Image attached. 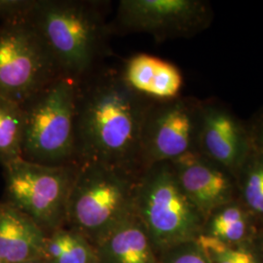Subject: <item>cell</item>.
<instances>
[{
  "label": "cell",
  "instance_id": "6da1fadb",
  "mask_svg": "<svg viewBox=\"0 0 263 263\" xmlns=\"http://www.w3.org/2000/svg\"><path fill=\"white\" fill-rule=\"evenodd\" d=\"M78 83L77 164L100 163L138 177L142 171L141 130L151 100L133 92L115 69H98Z\"/></svg>",
  "mask_w": 263,
  "mask_h": 263
},
{
  "label": "cell",
  "instance_id": "7a4b0ae2",
  "mask_svg": "<svg viewBox=\"0 0 263 263\" xmlns=\"http://www.w3.org/2000/svg\"><path fill=\"white\" fill-rule=\"evenodd\" d=\"M104 1L36 0L28 20L63 76L81 82L98 70L110 34Z\"/></svg>",
  "mask_w": 263,
  "mask_h": 263
},
{
  "label": "cell",
  "instance_id": "3957f363",
  "mask_svg": "<svg viewBox=\"0 0 263 263\" xmlns=\"http://www.w3.org/2000/svg\"><path fill=\"white\" fill-rule=\"evenodd\" d=\"M134 211L151 243L163 253L203 235L206 219L179 184L171 162L142 170L136 179Z\"/></svg>",
  "mask_w": 263,
  "mask_h": 263
},
{
  "label": "cell",
  "instance_id": "277c9868",
  "mask_svg": "<svg viewBox=\"0 0 263 263\" xmlns=\"http://www.w3.org/2000/svg\"><path fill=\"white\" fill-rule=\"evenodd\" d=\"M78 87L60 76L23 104V159L48 166L77 164Z\"/></svg>",
  "mask_w": 263,
  "mask_h": 263
},
{
  "label": "cell",
  "instance_id": "5b68a950",
  "mask_svg": "<svg viewBox=\"0 0 263 263\" xmlns=\"http://www.w3.org/2000/svg\"><path fill=\"white\" fill-rule=\"evenodd\" d=\"M137 178L104 164L79 163L66 217L88 231H109L133 211Z\"/></svg>",
  "mask_w": 263,
  "mask_h": 263
},
{
  "label": "cell",
  "instance_id": "8992f818",
  "mask_svg": "<svg viewBox=\"0 0 263 263\" xmlns=\"http://www.w3.org/2000/svg\"><path fill=\"white\" fill-rule=\"evenodd\" d=\"M60 76L28 18L0 24V97L23 105Z\"/></svg>",
  "mask_w": 263,
  "mask_h": 263
},
{
  "label": "cell",
  "instance_id": "52a82bcc",
  "mask_svg": "<svg viewBox=\"0 0 263 263\" xmlns=\"http://www.w3.org/2000/svg\"><path fill=\"white\" fill-rule=\"evenodd\" d=\"M78 164L48 166L20 159L3 166L4 202L31 217L38 226H55L66 217L67 202Z\"/></svg>",
  "mask_w": 263,
  "mask_h": 263
},
{
  "label": "cell",
  "instance_id": "ba28073f",
  "mask_svg": "<svg viewBox=\"0 0 263 263\" xmlns=\"http://www.w3.org/2000/svg\"><path fill=\"white\" fill-rule=\"evenodd\" d=\"M214 19L204 0H122L109 23L110 34L147 33L158 42L193 37Z\"/></svg>",
  "mask_w": 263,
  "mask_h": 263
},
{
  "label": "cell",
  "instance_id": "9c48e42d",
  "mask_svg": "<svg viewBox=\"0 0 263 263\" xmlns=\"http://www.w3.org/2000/svg\"><path fill=\"white\" fill-rule=\"evenodd\" d=\"M201 110L202 101L194 97L151 101L141 130L142 170L197 151Z\"/></svg>",
  "mask_w": 263,
  "mask_h": 263
},
{
  "label": "cell",
  "instance_id": "30bf717a",
  "mask_svg": "<svg viewBox=\"0 0 263 263\" xmlns=\"http://www.w3.org/2000/svg\"><path fill=\"white\" fill-rule=\"evenodd\" d=\"M252 149L247 123L216 100L202 101L197 152L236 177Z\"/></svg>",
  "mask_w": 263,
  "mask_h": 263
},
{
  "label": "cell",
  "instance_id": "8fae6325",
  "mask_svg": "<svg viewBox=\"0 0 263 263\" xmlns=\"http://www.w3.org/2000/svg\"><path fill=\"white\" fill-rule=\"evenodd\" d=\"M171 164L180 186L205 219L218 208L238 200L235 177L197 151Z\"/></svg>",
  "mask_w": 263,
  "mask_h": 263
},
{
  "label": "cell",
  "instance_id": "7c38bea8",
  "mask_svg": "<svg viewBox=\"0 0 263 263\" xmlns=\"http://www.w3.org/2000/svg\"><path fill=\"white\" fill-rule=\"evenodd\" d=\"M119 71L127 87L147 100L163 102L180 96L183 77L179 67L158 57L137 54Z\"/></svg>",
  "mask_w": 263,
  "mask_h": 263
},
{
  "label": "cell",
  "instance_id": "4fadbf2b",
  "mask_svg": "<svg viewBox=\"0 0 263 263\" xmlns=\"http://www.w3.org/2000/svg\"><path fill=\"white\" fill-rule=\"evenodd\" d=\"M40 226L6 202L0 203V258L5 263L32 261L42 247Z\"/></svg>",
  "mask_w": 263,
  "mask_h": 263
},
{
  "label": "cell",
  "instance_id": "5bb4252c",
  "mask_svg": "<svg viewBox=\"0 0 263 263\" xmlns=\"http://www.w3.org/2000/svg\"><path fill=\"white\" fill-rule=\"evenodd\" d=\"M105 254L109 263H159L134 209L109 230Z\"/></svg>",
  "mask_w": 263,
  "mask_h": 263
},
{
  "label": "cell",
  "instance_id": "9a60e30c",
  "mask_svg": "<svg viewBox=\"0 0 263 263\" xmlns=\"http://www.w3.org/2000/svg\"><path fill=\"white\" fill-rule=\"evenodd\" d=\"M262 228L237 200L218 208L208 217L203 235L227 244H236L253 237Z\"/></svg>",
  "mask_w": 263,
  "mask_h": 263
},
{
  "label": "cell",
  "instance_id": "2e32d148",
  "mask_svg": "<svg viewBox=\"0 0 263 263\" xmlns=\"http://www.w3.org/2000/svg\"><path fill=\"white\" fill-rule=\"evenodd\" d=\"M235 179L238 201L263 227V154L253 148Z\"/></svg>",
  "mask_w": 263,
  "mask_h": 263
},
{
  "label": "cell",
  "instance_id": "e0dca14e",
  "mask_svg": "<svg viewBox=\"0 0 263 263\" xmlns=\"http://www.w3.org/2000/svg\"><path fill=\"white\" fill-rule=\"evenodd\" d=\"M197 242L211 263H263V228L236 244L223 243L206 235L200 236Z\"/></svg>",
  "mask_w": 263,
  "mask_h": 263
},
{
  "label": "cell",
  "instance_id": "ac0fdd59",
  "mask_svg": "<svg viewBox=\"0 0 263 263\" xmlns=\"http://www.w3.org/2000/svg\"><path fill=\"white\" fill-rule=\"evenodd\" d=\"M25 116L22 104L0 97V165L22 158Z\"/></svg>",
  "mask_w": 263,
  "mask_h": 263
},
{
  "label": "cell",
  "instance_id": "d6986e66",
  "mask_svg": "<svg viewBox=\"0 0 263 263\" xmlns=\"http://www.w3.org/2000/svg\"><path fill=\"white\" fill-rule=\"evenodd\" d=\"M163 254L159 263H211L197 241L174 247Z\"/></svg>",
  "mask_w": 263,
  "mask_h": 263
},
{
  "label": "cell",
  "instance_id": "ffe728a7",
  "mask_svg": "<svg viewBox=\"0 0 263 263\" xmlns=\"http://www.w3.org/2000/svg\"><path fill=\"white\" fill-rule=\"evenodd\" d=\"M36 0H0V24L28 19Z\"/></svg>",
  "mask_w": 263,
  "mask_h": 263
},
{
  "label": "cell",
  "instance_id": "44dd1931",
  "mask_svg": "<svg viewBox=\"0 0 263 263\" xmlns=\"http://www.w3.org/2000/svg\"><path fill=\"white\" fill-rule=\"evenodd\" d=\"M248 124L253 148L263 154V107Z\"/></svg>",
  "mask_w": 263,
  "mask_h": 263
},
{
  "label": "cell",
  "instance_id": "7402d4cb",
  "mask_svg": "<svg viewBox=\"0 0 263 263\" xmlns=\"http://www.w3.org/2000/svg\"><path fill=\"white\" fill-rule=\"evenodd\" d=\"M66 243L76 263H87L89 260V251L78 237L66 233Z\"/></svg>",
  "mask_w": 263,
  "mask_h": 263
},
{
  "label": "cell",
  "instance_id": "603a6c76",
  "mask_svg": "<svg viewBox=\"0 0 263 263\" xmlns=\"http://www.w3.org/2000/svg\"><path fill=\"white\" fill-rule=\"evenodd\" d=\"M64 251V236L58 234L47 245V253L52 258L57 260Z\"/></svg>",
  "mask_w": 263,
  "mask_h": 263
},
{
  "label": "cell",
  "instance_id": "cb8c5ba5",
  "mask_svg": "<svg viewBox=\"0 0 263 263\" xmlns=\"http://www.w3.org/2000/svg\"><path fill=\"white\" fill-rule=\"evenodd\" d=\"M25 263H34V262H32V261H28V262H25Z\"/></svg>",
  "mask_w": 263,
  "mask_h": 263
}]
</instances>
